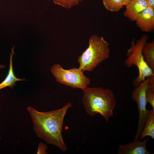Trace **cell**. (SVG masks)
<instances>
[{"instance_id":"5b68a950","label":"cell","mask_w":154,"mask_h":154,"mask_svg":"<svg viewBox=\"0 0 154 154\" xmlns=\"http://www.w3.org/2000/svg\"><path fill=\"white\" fill-rule=\"evenodd\" d=\"M50 71L58 82L73 88L83 90L90 83V79L79 68L66 70L60 64H56L51 67Z\"/></svg>"},{"instance_id":"44dd1931","label":"cell","mask_w":154,"mask_h":154,"mask_svg":"<svg viewBox=\"0 0 154 154\" xmlns=\"http://www.w3.org/2000/svg\"></svg>"},{"instance_id":"30bf717a","label":"cell","mask_w":154,"mask_h":154,"mask_svg":"<svg viewBox=\"0 0 154 154\" xmlns=\"http://www.w3.org/2000/svg\"><path fill=\"white\" fill-rule=\"evenodd\" d=\"M15 46L12 48L10 54L9 69L5 79L0 83V90L7 87L9 86L12 88L15 85V83L17 81L26 80L25 78L21 79L16 77L15 75L13 66V56L15 53L14 49Z\"/></svg>"},{"instance_id":"277c9868","label":"cell","mask_w":154,"mask_h":154,"mask_svg":"<svg viewBox=\"0 0 154 154\" xmlns=\"http://www.w3.org/2000/svg\"><path fill=\"white\" fill-rule=\"evenodd\" d=\"M148 36L143 35L135 42L134 39L131 42V47L127 50V58L125 61V66L130 68L133 65L136 66L139 71L138 76L133 79V84L135 87L148 77L154 76V71L145 62L142 53V49L147 42Z\"/></svg>"},{"instance_id":"ffe728a7","label":"cell","mask_w":154,"mask_h":154,"mask_svg":"<svg viewBox=\"0 0 154 154\" xmlns=\"http://www.w3.org/2000/svg\"><path fill=\"white\" fill-rule=\"evenodd\" d=\"M1 139V137L0 136V140Z\"/></svg>"},{"instance_id":"4fadbf2b","label":"cell","mask_w":154,"mask_h":154,"mask_svg":"<svg viewBox=\"0 0 154 154\" xmlns=\"http://www.w3.org/2000/svg\"><path fill=\"white\" fill-rule=\"evenodd\" d=\"M102 1L106 9L112 12L118 11L123 6L122 0H102Z\"/></svg>"},{"instance_id":"9c48e42d","label":"cell","mask_w":154,"mask_h":154,"mask_svg":"<svg viewBox=\"0 0 154 154\" xmlns=\"http://www.w3.org/2000/svg\"><path fill=\"white\" fill-rule=\"evenodd\" d=\"M126 6L124 15L132 21H135L138 15L147 7L145 0H132Z\"/></svg>"},{"instance_id":"ac0fdd59","label":"cell","mask_w":154,"mask_h":154,"mask_svg":"<svg viewBox=\"0 0 154 154\" xmlns=\"http://www.w3.org/2000/svg\"><path fill=\"white\" fill-rule=\"evenodd\" d=\"M123 6H126L132 0H122Z\"/></svg>"},{"instance_id":"7a4b0ae2","label":"cell","mask_w":154,"mask_h":154,"mask_svg":"<svg viewBox=\"0 0 154 154\" xmlns=\"http://www.w3.org/2000/svg\"><path fill=\"white\" fill-rule=\"evenodd\" d=\"M83 90L82 103L86 113L92 117L100 114L108 121L114 115L113 110L117 105L113 91L102 87L88 86Z\"/></svg>"},{"instance_id":"8992f818","label":"cell","mask_w":154,"mask_h":154,"mask_svg":"<svg viewBox=\"0 0 154 154\" xmlns=\"http://www.w3.org/2000/svg\"><path fill=\"white\" fill-rule=\"evenodd\" d=\"M150 76L147 77L132 91L131 98L137 104L139 112V120L136 133L133 141L137 140L143 130L147 119L148 110L146 108L147 102L145 92L149 86Z\"/></svg>"},{"instance_id":"8fae6325","label":"cell","mask_w":154,"mask_h":154,"mask_svg":"<svg viewBox=\"0 0 154 154\" xmlns=\"http://www.w3.org/2000/svg\"><path fill=\"white\" fill-rule=\"evenodd\" d=\"M148 136L154 139V109L152 108L148 110L146 121L139 139L141 140Z\"/></svg>"},{"instance_id":"e0dca14e","label":"cell","mask_w":154,"mask_h":154,"mask_svg":"<svg viewBox=\"0 0 154 154\" xmlns=\"http://www.w3.org/2000/svg\"><path fill=\"white\" fill-rule=\"evenodd\" d=\"M147 7L154 9V0H146Z\"/></svg>"},{"instance_id":"2e32d148","label":"cell","mask_w":154,"mask_h":154,"mask_svg":"<svg viewBox=\"0 0 154 154\" xmlns=\"http://www.w3.org/2000/svg\"><path fill=\"white\" fill-rule=\"evenodd\" d=\"M47 146L44 143H40L38 144L37 154H46Z\"/></svg>"},{"instance_id":"52a82bcc","label":"cell","mask_w":154,"mask_h":154,"mask_svg":"<svg viewBox=\"0 0 154 154\" xmlns=\"http://www.w3.org/2000/svg\"><path fill=\"white\" fill-rule=\"evenodd\" d=\"M149 139L147 137L143 141L139 139L125 145H120L118 148V154H153L147 151L146 144Z\"/></svg>"},{"instance_id":"d6986e66","label":"cell","mask_w":154,"mask_h":154,"mask_svg":"<svg viewBox=\"0 0 154 154\" xmlns=\"http://www.w3.org/2000/svg\"><path fill=\"white\" fill-rule=\"evenodd\" d=\"M5 67L3 65L0 64V69L2 68H5Z\"/></svg>"},{"instance_id":"3957f363","label":"cell","mask_w":154,"mask_h":154,"mask_svg":"<svg viewBox=\"0 0 154 154\" xmlns=\"http://www.w3.org/2000/svg\"><path fill=\"white\" fill-rule=\"evenodd\" d=\"M110 53L108 42L102 37L94 35L89 39L88 47L78 57V68L84 71L91 72L108 58Z\"/></svg>"},{"instance_id":"ba28073f","label":"cell","mask_w":154,"mask_h":154,"mask_svg":"<svg viewBox=\"0 0 154 154\" xmlns=\"http://www.w3.org/2000/svg\"><path fill=\"white\" fill-rule=\"evenodd\" d=\"M137 26L143 31L151 32L154 30V9L147 7L138 16Z\"/></svg>"},{"instance_id":"6da1fadb","label":"cell","mask_w":154,"mask_h":154,"mask_svg":"<svg viewBox=\"0 0 154 154\" xmlns=\"http://www.w3.org/2000/svg\"><path fill=\"white\" fill-rule=\"evenodd\" d=\"M72 106L68 103L60 109L44 112L38 111L30 106L27 108L37 135L47 143L57 146L63 151L67 150L62 135L63 120L68 109Z\"/></svg>"},{"instance_id":"9a60e30c","label":"cell","mask_w":154,"mask_h":154,"mask_svg":"<svg viewBox=\"0 0 154 154\" xmlns=\"http://www.w3.org/2000/svg\"><path fill=\"white\" fill-rule=\"evenodd\" d=\"M145 97L147 102L149 103L154 109V85L150 86L145 92Z\"/></svg>"},{"instance_id":"7c38bea8","label":"cell","mask_w":154,"mask_h":154,"mask_svg":"<svg viewBox=\"0 0 154 154\" xmlns=\"http://www.w3.org/2000/svg\"><path fill=\"white\" fill-rule=\"evenodd\" d=\"M142 53L144 60L148 66L154 71V40L146 42L143 47Z\"/></svg>"},{"instance_id":"5bb4252c","label":"cell","mask_w":154,"mask_h":154,"mask_svg":"<svg viewBox=\"0 0 154 154\" xmlns=\"http://www.w3.org/2000/svg\"><path fill=\"white\" fill-rule=\"evenodd\" d=\"M55 5H59L67 9L77 5L82 0H53Z\"/></svg>"}]
</instances>
